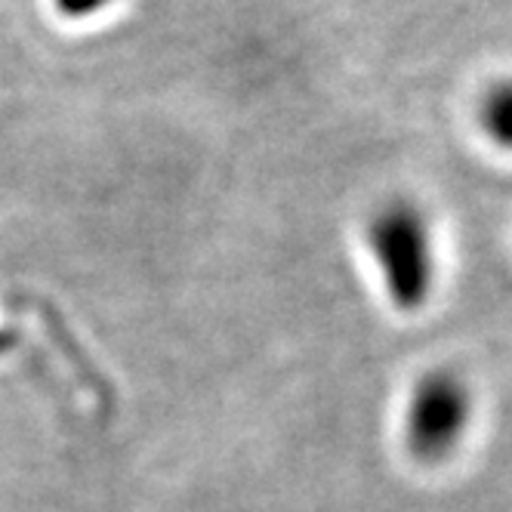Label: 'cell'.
<instances>
[{"mask_svg": "<svg viewBox=\"0 0 512 512\" xmlns=\"http://www.w3.org/2000/svg\"><path fill=\"white\" fill-rule=\"evenodd\" d=\"M472 417V395L460 374L429 371L414 386L405 411V445L408 454L426 466L445 463L463 442Z\"/></svg>", "mask_w": 512, "mask_h": 512, "instance_id": "2", "label": "cell"}, {"mask_svg": "<svg viewBox=\"0 0 512 512\" xmlns=\"http://www.w3.org/2000/svg\"><path fill=\"white\" fill-rule=\"evenodd\" d=\"M368 247L392 306L398 312H420L435 287V253L426 213L408 198L386 201L368 219Z\"/></svg>", "mask_w": 512, "mask_h": 512, "instance_id": "1", "label": "cell"}, {"mask_svg": "<svg viewBox=\"0 0 512 512\" xmlns=\"http://www.w3.org/2000/svg\"><path fill=\"white\" fill-rule=\"evenodd\" d=\"M479 124L494 145L512 152V78H503L485 90L479 102Z\"/></svg>", "mask_w": 512, "mask_h": 512, "instance_id": "3", "label": "cell"}, {"mask_svg": "<svg viewBox=\"0 0 512 512\" xmlns=\"http://www.w3.org/2000/svg\"><path fill=\"white\" fill-rule=\"evenodd\" d=\"M108 4H112V0H56V10L68 19H84V16L105 10Z\"/></svg>", "mask_w": 512, "mask_h": 512, "instance_id": "4", "label": "cell"}]
</instances>
